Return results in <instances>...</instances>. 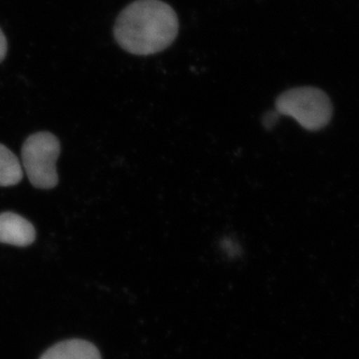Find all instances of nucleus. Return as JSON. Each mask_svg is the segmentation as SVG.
<instances>
[{"label":"nucleus","instance_id":"nucleus-5","mask_svg":"<svg viewBox=\"0 0 359 359\" xmlns=\"http://www.w3.org/2000/svg\"><path fill=\"white\" fill-rule=\"evenodd\" d=\"M40 359H102L98 348L83 339L59 342L45 351Z\"/></svg>","mask_w":359,"mask_h":359},{"label":"nucleus","instance_id":"nucleus-8","mask_svg":"<svg viewBox=\"0 0 359 359\" xmlns=\"http://www.w3.org/2000/svg\"><path fill=\"white\" fill-rule=\"evenodd\" d=\"M278 113H269V114H266L264 116V126L266 127V128H271V127H273V125L276 124V120H278Z\"/></svg>","mask_w":359,"mask_h":359},{"label":"nucleus","instance_id":"nucleus-2","mask_svg":"<svg viewBox=\"0 0 359 359\" xmlns=\"http://www.w3.org/2000/svg\"><path fill=\"white\" fill-rule=\"evenodd\" d=\"M278 115L294 118L304 129L316 131L332 119V105L325 92L314 87H299L283 92L276 101Z\"/></svg>","mask_w":359,"mask_h":359},{"label":"nucleus","instance_id":"nucleus-6","mask_svg":"<svg viewBox=\"0 0 359 359\" xmlns=\"http://www.w3.org/2000/svg\"><path fill=\"white\" fill-rule=\"evenodd\" d=\"M23 178V170L15 155L0 144V187L18 185Z\"/></svg>","mask_w":359,"mask_h":359},{"label":"nucleus","instance_id":"nucleus-7","mask_svg":"<svg viewBox=\"0 0 359 359\" xmlns=\"http://www.w3.org/2000/svg\"><path fill=\"white\" fill-rule=\"evenodd\" d=\"M7 53V40L6 35L0 28V63L4 60Z\"/></svg>","mask_w":359,"mask_h":359},{"label":"nucleus","instance_id":"nucleus-4","mask_svg":"<svg viewBox=\"0 0 359 359\" xmlns=\"http://www.w3.org/2000/svg\"><path fill=\"white\" fill-rule=\"evenodd\" d=\"M36 231L34 226L15 212L0 214V243L1 244L27 247L34 243Z\"/></svg>","mask_w":359,"mask_h":359},{"label":"nucleus","instance_id":"nucleus-3","mask_svg":"<svg viewBox=\"0 0 359 359\" xmlns=\"http://www.w3.org/2000/svg\"><path fill=\"white\" fill-rule=\"evenodd\" d=\"M60 154V143L53 134L39 132L28 137L22 146V164L33 187L49 190L57 186L56 162Z\"/></svg>","mask_w":359,"mask_h":359},{"label":"nucleus","instance_id":"nucleus-1","mask_svg":"<svg viewBox=\"0 0 359 359\" xmlns=\"http://www.w3.org/2000/svg\"><path fill=\"white\" fill-rule=\"evenodd\" d=\"M179 20L162 0H136L123 9L116 20L114 37L125 51L151 55L165 50L176 39Z\"/></svg>","mask_w":359,"mask_h":359}]
</instances>
